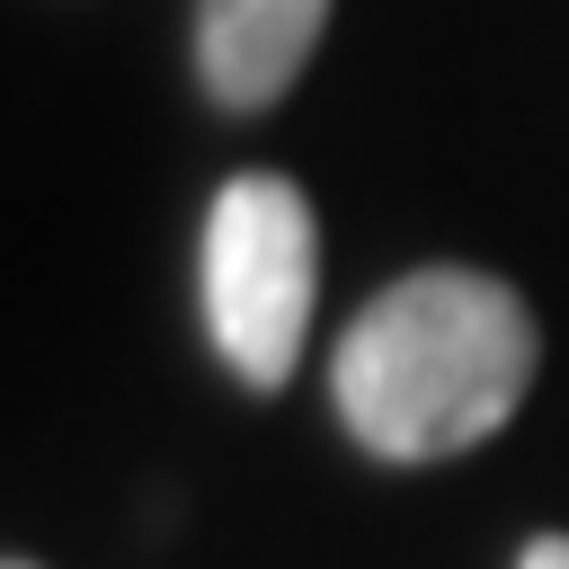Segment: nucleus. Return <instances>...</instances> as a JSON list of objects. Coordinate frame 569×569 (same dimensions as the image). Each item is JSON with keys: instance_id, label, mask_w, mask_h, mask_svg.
Returning <instances> with one entry per match:
<instances>
[{"instance_id": "7ed1b4c3", "label": "nucleus", "mask_w": 569, "mask_h": 569, "mask_svg": "<svg viewBox=\"0 0 569 569\" xmlns=\"http://www.w3.org/2000/svg\"><path fill=\"white\" fill-rule=\"evenodd\" d=\"M320 27L329 0H196V71L222 107H276Z\"/></svg>"}, {"instance_id": "f257e3e1", "label": "nucleus", "mask_w": 569, "mask_h": 569, "mask_svg": "<svg viewBox=\"0 0 569 569\" xmlns=\"http://www.w3.org/2000/svg\"><path fill=\"white\" fill-rule=\"evenodd\" d=\"M533 311L480 267H418L338 338V418L382 462H436L516 418L533 391Z\"/></svg>"}, {"instance_id": "f03ea898", "label": "nucleus", "mask_w": 569, "mask_h": 569, "mask_svg": "<svg viewBox=\"0 0 569 569\" xmlns=\"http://www.w3.org/2000/svg\"><path fill=\"white\" fill-rule=\"evenodd\" d=\"M311 293H320V222L302 187L276 169L231 178L204 213V320L249 391H276L302 365Z\"/></svg>"}, {"instance_id": "20e7f679", "label": "nucleus", "mask_w": 569, "mask_h": 569, "mask_svg": "<svg viewBox=\"0 0 569 569\" xmlns=\"http://www.w3.org/2000/svg\"><path fill=\"white\" fill-rule=\"evenodd\" d=\"M516 569H569V533H533Z\"/></svg>"}]
</instances>
